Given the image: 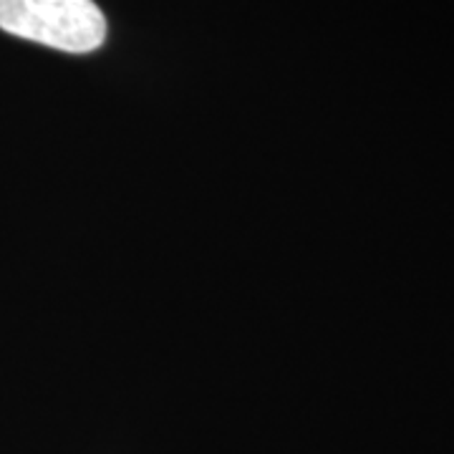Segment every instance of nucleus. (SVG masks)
I'll return each mask as SVG.
<instances>
[{
  "instance_id": "nucleus-1",
  "label": "nucleus",
  "mask_w": 454,
  "mask_h": 454,
  "mask_svg": "<svg viewBox=\"0 0 454 454\" xmlns=\"http://www.w3.org/2000/svg\"><path fill=\"white\" fill-rule=\"evenodd\" d=\"M0 28L66 53H89L106 41V18L94 0H0Z\"/></svg>"
}]
</instances>
